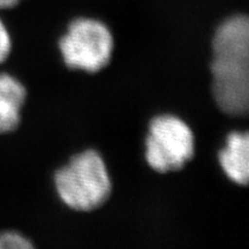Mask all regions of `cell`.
<instances>
[{"mask_svg":"<svg viewBox=\"0 0 249 249\" xmlns=\"http://www.w3.org/2000/svg\"><path fill=\"white\" fill-rule=\"evenodd\" d=\"M224 172L235 183L246 186L249 176V138L247 133L233 132L227 136L226 147L219 152Z\"/></svg>","mask_w":249,"mask_h":249,"instance_id":"cell-5","label":"cell"},{"mask_svg":"<svg viewBox=\"0 0 249 249\" xmlns=\"http://www.w3.org/2000/svg\"><path fill=\"white\" fill-rule=\"evenodd\" d=\"M59 48L68 67L95 73L110 61L113 37L104 23L92 18H77L70 24Z\"/></svg>","mask_w":249,"mask_h":249,"instance_id":"cell-4","label":"cell"},{"mask_svg":"<svg viewBox=\"0 0 249 249\" xmlns=\"http://www.w3.org/2000/svg\"><path fill=\"white\" fill-rule=\"evenodd\" d=\"M54 181L62 202L79 211L101 207L110 196L112 187L107 165L95 150L74 156L55 173Z\"/></svg>","mask_w":249,"mask_h":249,"instance_id":"cell-2","label":"cell"},{"mask_svg":"<svg viewBox=\"0 0 249 249\" xmlns=\"http://www.w3.org/2000/svg\"><path fill=\"white\" fill-rule=\"evenodd\" d=\"M26 96L22 83L9 74H0V134L17 129Z\"/></svg>","mask_w":249,"mask_h":249,"instance_id":"cell-6","label":"cell"},{"mask_svg":"<svg viewBox=\"0 0 249 249\" xmlns=\"http://www.w3.org/2000/svg\"><path fill=\"white\" fill-rule=\"evenodd\" d=\"M34 245L18 232L0 233V249H29Z\"/></svg>","mask_w":249,"mask_h":249,"instance_id":"cell-7","label":"cell"},{"mask_svg":"<svg viewBox=\"0 0 249 249\" xmlns=\"http://www.w3.org/2000/svg\"><path fill=\"white\" fill-rule=\"evenodd\" d=\"M194 135L179 118L165 114L151 120L145 141V160L160 173L183 167L194 155Z\"/></svg>","mask_w":249,"mask_h":249,"instance_id":"cell-3","label":"cell"},{"mask_svg":"<svg viewBox=\"0 0 249 249\" xmlns=\"http://www.w3.org/2000/svg\"><path fill=\"white\" fill-rule=\"evenodd\" d=\"M213 91L229 116H244L249 104V22L235 15L220 24L213 40Z\"/></svg>","mask_w":249,"mask_h":249,"instance_id":"cell-1","label":"cell"},{"mask_svg":"<svg viewBox=\"0 0 249 249\" xmlns=\"http://www.w3.org/2000/svg\"><path fill=\"white\" fill-rule=\"evenodd\" d=\"M12 49L11 36H9L7 28L5 27L4 22L0 20V64L4 62L9 55Z\"/></svg>","mask_w":249,"mask_h":249,"instance_id":"cell-8","label":"cell"},{"mask_svg":"<svg viewBox=\"0 0 249 249\" xmlns=\"http://www.w3.org/2000/svg\"><path fill=\"white\" fill-rule=\"evenodd\" d=\"M20 0H0V8H12L18 4Z\"/></svg>","mask_w":249,"mask_h":249,"instance_id":"cell-9","label":"cell"}]
</instances>
